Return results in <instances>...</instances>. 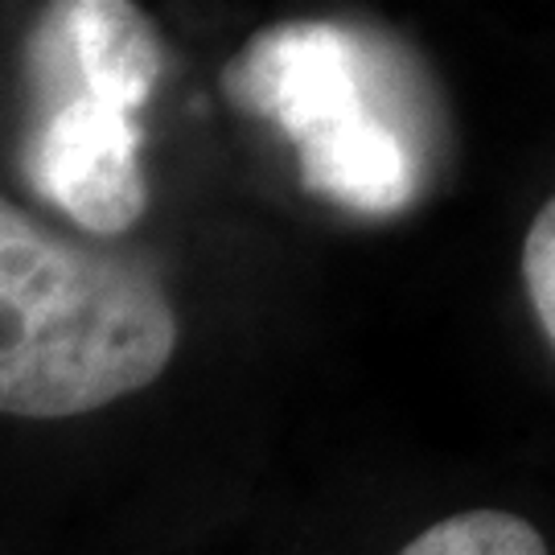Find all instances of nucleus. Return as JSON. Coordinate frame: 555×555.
<instances>
[{"instance_id": "obj_1", "label": "nucleus", "mask_w": 555, "mask_h": 555, "mask_svg": "<svg viewBox=\"0 0 555 555\" xmlns=\"http://www.w3.org/2000/svg\"><path fill=\"white\" fill-rule=\"evenodd\" d=\"M173 350V300L144 263L0 194V416L100 412L153 387Z\"/></svg>"}, {"instance_id": "obj_2", "label": "nucleus", "mask_w": 555, "mask_h": 555, "mask_svg": "<svg viewBox=\"0 0 555 555\" xmlns=\"http://www.w3.org/2000/svg\"><path fill=\"white\" fill-rule=\"evenodd\" d=\"M238 112L280 124L305 190L354 215H396L416 194V153L396 107V59L354 25L280 21L222 70Z\"/></svg>"}, {"instance_id": "obj_3", "label": "nucleus", "mask_w": 555, "mask_h": 555, "mask_svg": "<svg viewBox=\"0 0 555 555\" xmlns=\"http://www.w3.org/2000/svg\"><path fill=\"white\" fill-rule=\"evenodd\" d=\"M25 173L87 235H128L149 206L137 116L87 95L34 100Z\"/></svg>"}, {"instance_id": "obj_4", "label": "nucleus", "mask_w": 555, "mask_h": 555, "mask_svg": "<svg viewBox=\"0 0 555 555\" xmlns=\"http://www.w3.org/2000/svg\"><path fill=\"white\" fill-rule=\"evenodd\" d=\"M25 66L34 100L87 95L137 116L160 82L165 46L137 4L66 0L38 13Z\"/></svg>"}, {"instance_id": "obj_5", "label": "nucleus", "mask_w": 555, "mask_h": 555, "mask_svg": "<svg viewBox=\"0 0 555 555\" xmlns=\"http://www.w3.org/2000/svg\"><path fill=\"white\" fill-rule=\"evenodd\" d=\"M399 555H552L522 515L511 511H461L420 531Z\"/></svg>"}, {"instance_id": "obj_6", "label": "nucleus", "mask_w": 555, "mask_h": 555, "mask_svg": "<svg viewBox=\"0 0 555 555\" xmlns=\"http://www.w3.org/2000/svg\"><path fill=\"white\" fill-rule=\"evenodd\" d=\"M522 288L539 330L555 346V194L539 206L522 238Z\"/></svg>"}]
</instances>
